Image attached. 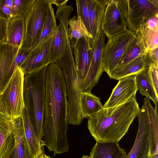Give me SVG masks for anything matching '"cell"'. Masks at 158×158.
Segmentation results:
<instances>
[{
  "label": "cell",
  "instance_id": "cell-1",
  "mask_svg": "<svg viewBox=\"0 0 158 158\" xmlns=\"http://www.w3.org/2000/svg\"><path fill=\"white\" fill-rule=\"evenodd\" d=\"M68 100L62 71L55 63L47 66L43 123L44 143L54 156L68 152Z\"/></svg>",
  "mask_w": 158,
  "mask_h": 158
},
{
  "label": "cell",
  "instance_id": "cell-2",
  "mask_svg": "<svg viewBox=\"0 0 158 158\" xmlns=\"http://www.w3.org/2000/svg\"><path fill=\"white\" fill-rule=\"evenodd\" d=\"M139 109L136 97L122 104L103 108L88 117V130L96 141L118 142L127 132Z\"/></svg>",
  "mask_w": 158,
  "mask_h": 158
},
{
  "label": "cell",
  "instance_id": "cell-3",
  "mask_svg": "<svg viewBox=\"0 0 158 158\" xmlns=\"http://www.w3.org/2000/svg\"><path fill=\"white\" fill-rule=\"evenodd\" d=\"M47 66L31 73L24 75L23 98L36 136L42 140L44 114L45 87Z\"/></svg>",
  "mask_w": 158,
  "mask_h": 158
},
{
  "label": "cell",
  "instance_id": "cell-4",
  "mask_svg": "<svg viewBox=\"0 0 158 158\" xmlns=\"http://www.w3.org/2000/svg\"><path fill=\"white\" fill-rule=\"evenodd\" d=\"M61 69L64 81L68 100V124L79 125L82 118L80 112L79 101L81 92L69 39L67 36V43L63 56L55 63Z\"/></svg>",
  "mask_w": 158,
  "mask_h": 158
},
{
  "label": "cell",
  "instance_id": "cell-5",
  "mask_svg": "<svg viewBox=\"0 0 158 158\" xmlns=\"http://www.w3.org/2000/svg\"><path fill=\"white\" fill-rule=\"evenodd\" d=\"M52 0H31L24 15L25 32L22 47L31 51L39 39Z\"/></svg>",
  "mask_w": 158,
  "mask_h": 158
},
{
  "label": "cell",
  "instance_id": "cell-6",
  "mask_svg": "<svg viewBox=\"0 0 158 158\" xmlns=\"http://www.w3.org/2000/svg\"><path fill=\"white\" fill-rule=\"evenodd\" d=\"M128 30L135 32L158 14V0H117Z\"/></svg>",
  "mask_w": 158,
  "mask_h": 158
},
{
  "label": "cell",
  "instance_id": "cell-7",
  "mask_svg": "<svg viewBox=\"0 0 158 158\" xmlns=\"http://www.w3.org/2000/svg\"><path fill=\"white\" fill-rule=\"evenodd\" d=\"M157 114V106L153 107L149 100H144L137 115L139 126L135 140L126 158H147L149 148L151 124Z\"/></svg>",
  "mask_w": 158,
  "mask_h": 158
},
{
  "label": "cell",
  "instance_id": "cell-8",
  "mask_svg": "<svg viewBox=\"0 0 158 158\" xmlns=\"http://www.w3.org/2000/svg\"><path fill=\"white\" fill-rule=\"evenodd\" d=\"M24 77V74L22 69L17 67L3 92L0 94L9 117L12 120L21 117L25 107Z\"/></svg>",
  "mask_w": 158,
  "mask_h": 158
},
{
  "label": "cell",
  "instance_id": "cell-9",
  "mask_svg": "<svg viewBox=\"0 0 158 158\" xmlns=\"http://www.w3.org/2000/svg\"><path fill=\"white\" fill-rule=\"evenodd\" d=\"M105 35L102 26L92 43V54L89 67L83 81L80 83L81 92L91 93L104 71L102 59L105 45Z\"/></svg>",
  "mask_w": 158,
  "mask_h": 158
},
{
  "label": "cell",
  "instance_id": "cell-10",
  "mask_svg": "<svg viewBox=\"0 0 158 158\" xmlns=\"http://www.w3.org/2000/svg\"><path fill=\"white\" fill-rule=\"evenodd\" d=\"M134 33L135 32L127 29L118 35L108 38L104 47L102 63L104 71L109 77L119 62Z\"/></svg>",
  "mask_w": 158,
  "mask_h": 158
},
{
  "label": "cell",
  "instance_id": "cell-11",
  "mask_svg": "<svg viewBox=\"0 0 158 158\" xmlns=\"http://www.w3.org/2000/svg\"><path fill=\"white\" fill-rule=\"evenodd\" d=\"M73 10L72 7L67 5L57 8L55 16L60 23L50 46L48 54L49 64L55 63L65 52L68 30V23Z\"/></svg>",
  "mask_w": 158,
  "mask_h": 158
},
{
  "label": "cell",
  "instance_id": "cell-12",
  "mask_svg": "<svg viewBox=\"0 0 158 158\" xmlns=\"http://www.w3.org/2000/svg\"><path fill=\"white\" fill-rule=\"evenodd\" d=\"M20 46L5 42L0 43V94L9 81L16 68V60Z\"/></svg>",
  "mask_w": 158,
  "mask_h": 158
},
{
  "label": "cell",
  "instance_id": "cell-13",
  "mask_svg": "<svg viewBox=\"0 0 158 158\" xmlns=\"http://www.w3.org/2000/svg\"><path fill=\"white\" fill-rule=\"evenodd\" d=\"M101 26L104 34L108 38L127 29L126 20L119 8L117 0H109Z\"/></svg>",
  "mask_w": 158,
  "mask_h": 158
},
{
  "label": "cell",
  "instance_id": "cell-14",
  "mask_svg": "<svg viewBox=\"0 0 158 158\" xmlns=\"http://www.w3.org/2000/svg\"><path fill=\"white\" fill-rule=\"evenodd\" d=\"M73 51L77 74L81 83L86 77L90 65L92 54V41L84 38L70 40Z\"/></svg>",
  "mask_w": 158,
  "mask_h": 158
},
{
  "label": "cell",
  "instance_id": "cell-15",
  "mask_svg": "<svg viewBox=\"0 0 158 158\" xmlns=\"http://www.w3.org/2000/svg\"><path fill=\"white\" fill-rule=\"evenodd\" d=\"M56 30L43 43L30 51L20 67L24 75L36 72L49 64L48 54Z\"/></svg>",
  "mask_w": 158,
  "mask_h": 158
},
{
  "label": "cell",
  "instance_id": "cell-16",
  "mask_svg": "<svg viewBox=\"0 0 158 158\" xmlns=\"http://www.w3.org/2000/svg\"><path fill=\"white\" fill-rule=\"evenodd\" d=\"M136 75L126 77L119 80L113 89L110 96L103 106V108L117 106L136 97L138 90L136 82Z\"/></svg>",
  "mask_w": 158,
  "mask_h": 158
},
{
  "label": "cell",
  "instance_id": "cell-17",
  "mask_svg": "<svg viewBox=\"0 0 158 158\" xmlns=\"http://www.w3.org/2000/svg\"><path fill=\"white\" fill-rule=\"evenodd\" d=\"M13 120L0 114V158H10L15 146Z\"/></svg>",
  "mask_w": 158,
  "mask_h": 158
},
{
  "label": "cell",
  "instance_id": "cell-18",
  "mask_svg": "<svg viewBox=\"0 0 158 158\" xmlns=\"http://www.w3.org/2000/svg\"><path fill=\"white\" fill-rule=\"evenodd\" d=\"M150 62L147 55L139 56L126 64L116 68L110 78L119 80L127 76L137 75L148 70Z\"/></svg>",
  "mask_w": 158,
  "mask_h": 158
},
{
  "label": "cell",
  "instance_id": "cell-19",
  "mask_svg": "<svg viewBox=\"0 0 158 158\" xmlns=\"http://www.w3.org/2000/svg\"><path fill=\"white\" fill-rule=\"evenodd\" d=\"M109 0H87L89 33L95 37L101 25L104 12Z\"/></svg>",
  "mask_w": 158,
  "mask_h": 158
},
{
  "label": "cell",
  "instance_id": "cell-20",
  "mask_svg": "<svg viewBox=\"0 0 158 158\" xmlns=\"http://www.w3.org/2000/svg\"><path fill=\"white\" fill-rule=\"evenodd\" d=\"M13 120V131L15 146L10 158H35L31 153L25 139L21 117Z\"/></svg>",
  "mask_w": 158,
  "mask_h": 158
},
{
  "label": "cell",
  "instance_id": "cell-21",
  "mask_svg": "<svg viewBox=\"0 0 158 158\" xmlns=\"http://www.w3.org/2000/svg\"><path fill=\"white\" fill-rule=\"evenodd\" d=\"M127 152L118 142L96 141L91 149V158H126Z\"/></svg>",
  "mask_w": 158,
  "mask_h": 158
},
{
  "label": "cell",
  "instance_id": "cell-22",
  "mask_svg": "<svg viewBox=\"0 0 158 158\" xmlns=\"http://www.w3.org/2000/svg\"><path fill=\"white\" fill-rule=\"evenodd\" d=\"M24 137L30 151L35 158L42 152L45 145L42 140L36 135L26 109L24 107L22 115Z\"/></svg>",
  "mask_w": 158,
  "mask_h": 158
},
{
  "label": "cell",
  "instance_id": "cell-23",
  "mask_svg": "<svg viewBox=\"0 0 158 158\" xmlns=\"http://www.w3.org/2000/svg\"><path fill=\"white\" fill-rule=\"evenodd\" d=\"M158 14L142 24L135 33L143 39L149 51L158 48Z\"/></svg>",
  "mask_w": 158,
  "mask_h": 158
},
{
  "label": "cell",
  "instance_id": "cell-24",
  "mask_svg": "<svg viewBox=\"0 0 158 158\" xmlns=\"http://www.w3.org/2000/svg\"><path fill=\"white\" fill-rule=\"evenodd\" d=\"M149 51L142 38L135 32L133 39L127 47L116 67H120L139 56L147 55Z\"/></svg>",
  "mask_w": 158,
  "mask_h": 158
},
{
  "label": "cell",
  "instance_id": "cell-25",
  "mask_svg": "<svg viewBox=\"0 0 158 158\" xmlns=\"http://www.w3.org/2000/svg\"><path fill=\"white\" fill-rule=\"evenodd\" d=\"M25 27L24 18H13L9 20L6 42L16 46H22Z\"/></svg>",
  "mask_w": 158,
  "mask_h": 158
},
{
  "label": "cell",
  "instance_id": "cell-26",
  "mask_svg": "<svg viewBox=\"0 0 158 158\" xmlns=\"http://www.w3.org/2000/svg\"><path fill=\"white\" fill-rule=\"evenodd\" d=\"M80 110L83 119L88 118L103 108L100 98L91 93L81 92L79 101Z\"/></svg>",
  "mask_w": 158,
  "mask_h": 158
},
{
  "label": "cell",
  "instance_id": "cell-27",
  "mask_svg": "<svg viewBox=\"0 0 158 158\" xmlns=\"http://www.w3.org/2000/svg\"><path fill=\"white\" fill-rule=\"evenodd\" d=\"M136 75V84L139 93L152 100L155 106H157L158 95L156 93L148 70Z\"/></svg>",
  "mask_w": 158,
  "mask_h": 158
},
{
  "label": "cell",
  "instance_id": "cell-28",
  "mask_svg": "<svg viewBox=\"0 0 158 158\" xmlns=\"http://www.w3.org/2000/svg\"><path fill=\"white\" fill-rule=\"evenodd\" d=\"M68 36L69 40L85 38L93 42V37L89 32L81 19L74 15L68 20Z\"/></svg>",
  "mask_w": 158,
  "mask_h": 158
},
{
  "label": "cell",
  "instance_id": "cell-29",
  "mask_svg": "<svg viewBox=\"0 0 158 158\" xmlns=\"http://www.w3.org/2000/svg\"><path fill=\"white\" fill-rule=\"evenodd\" d=\"M57 27L54 10L52 4H50L48 10L40 36L35 44L34 49L45 40L56 29Z\"/></svg>",
  "mask_w": 158,
  "mask_h": 158
},
{
  "label": "cell",
  "instance_id": "cell-30",
  "mask_svg": "<svg viewBox=\"0 0 158 158\" xmlns=\"http://www.w3.org/2000/svg\"><path fill=\"white\" fill-rule=\"evenodd\" d=\"M158 115L156 114L151 124L149 148L147 158H158Z\"/></svg>",
  "mask_w": 158,
  "mask_h": 158
},
{
  "label": "cell",
  "instance_id": "cell-31",
  "mask_svg": "<svg viewBox=\"0 0 158 158\" xmlns=\"http://www.w3.org/2000/svg\"><path fill=\"white\" fill-rule=\"evenodd\" d=\"M31 0H14L10 19L13 18H24L25 12Z\"/></svg>",
  "mask_w": 158,
  "mask_h": 158
},
{
  "label": "cell",
  "instance_id": "cell-32",
  "mask_svg": "<svg viewBox=\"0 0 158 158\" xmlns=\"http://www.w3.org/2000/svg\"><path fill=\"white\" fill-rule=\"evenodd\" d=\"M77 17L82 19L89 32V27L88 18L87 0H76Z\"/></svg>",
  "mask_w": 158,
  "mask_h": 158
},
{
  "label": "cell",
  "instance_id": "cell-33",
  "mask_svg": "<svg viewBox=\"0 0 158 158\" xmlns=\"http://www.w3.org/2000/svg\"><path fill=\"white\" fill-rule=\"evenodd\" d=\"M14 0H0V18L9 20Z\"/></svg>",
  "mask_w": 158,
  "mask_h": 158
},
{
  "label": "cell",
  "instance_id": "cell-34",
  "mask_svg": "<svg viewBox=\"0 0 158 158\" xmlns=\"http://www.w3.org/2000/svg\"><path fill=\"white\" fill-rule=\"evenodd\" d=\"M148 72L156 93L158 95V66L153 63L149 64Z\"/></svg>",
  "mask_w": 158,
  "mask_h": 158
},
{
  "label": "cell",
  "instance_id": "cell-35",
  "mask_svg": "<svg viewBox=\"0 0 158 158\" xmlns=\"http://www.w3.org/2000/svg\"><path fill=\"white\" fill-rule=\"evenodd\" d=\"M8 21L0 18V43L6 42Z\"/></svg>",
  "mask_w": 158,
  "mask_h": 158
},
{
  "label": "cell",
  "instance_id": "cell-36",
  "mask_svg": "<svg viewBox=\"0 0 158 158\" xmlns=\"http://www.w3.org/2000/svg\"><path fill=\"white\" fill-rule=\"evenodd\" d=\"M148 58L150 63H153L158 66V48L149 51L147 54Z\"/></svg>",
  "mask_w": 158,
  "mask_h": 158
},
{
  "label": "cell",
  "instance_id": "cell-37",
  "mask_svg": "<svg viewBox=\"0 0 158 158\" xmlns=\"http://www.w3.org/2000/svg\"><path fill=\"white\" fill-rule=\"evenodd\" d=\"M0 114L9 118L6 110L2 102L0 95Z\"/></svg>",
  "mask_w": 158,
  "mask_h": 158
},
{
  "label": "cell",
  "instance_id": "cell-38",
  "mask_svg": "<svg viewBox=\"0 0 158 158\" xmlns=\"http://www.w3.org/2000/svg\"><path fill=\"white\" fill-rule=\"evenodd\" d=\"M68 0H52V4H55L57 7H60L64 5H66Z\"/></svg>",
  "mask_w": 158,
  "mask_h": 158
},
{
  "label": "cell",
  "instance_id": "cell-39",
  "mask_svg": "<svg viewBox=\"0 0 158 158\" xmlns=\"http://www.w3.org/2000/svg\"><path fill=\"white\" fill-rule=\"evenodd\" d=\"M35 158H52L49 156L46 155L44 152V149H43L42 152L39 155L37 156Z\"/></svg>",
  "mask_w": 158,
  "mask_h": 158
},
{
  "label": "cell",
  "instance_id": "cell-40",
  "mask_svg": "<svg viewBox=\"0 0 158 158\" xmlns=\"http://www.w3.org/2000/svg\"><path fill=\"white\" fill-rule=\"evenodd\" d=\"M81 158H91L88 155H83Z\"/></svg>",
  "mask_w": 158,
  "mask_h": 158
}]
</instances>
